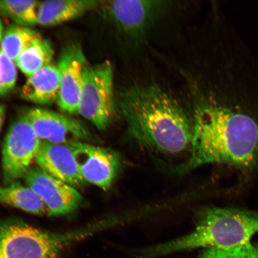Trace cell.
I'll return each instance as SVG.
<instances>
[{"label":"cell","instance_id":"14","mask_svg":"<svg viewBox=\"0 0 258 258\" xmlns=\"http://www.w3.org/2000/svg\"><path fill=\"white\" fill-rule=\"evenodd\" d=\"M92 0H55L41 2L37 24L52 27L73 20L98 6Z\"/></svg>","mask_w":258,"mask_h":258},{"label":"cell","instance_id":"21","mask_svg":"<svg viewBox=\"0 0 258 258\" xmlns=\"http://www.w3.org/2000/svg\"><path fill=\"white\" fill-rule=\"evenodd\" d=\"M5 118V109L2 105H0V129H1L3 121Z\"/></svg>","mask_w":258,"mask_h":258},{"label":"cell","instance_id":"6","mask_svg":"<svg viewBox=\"0 0 258 258\" xmlns=\"http://www.w3.org/2000/svg\"><path fill=\"white\" fill-rule=\"evenodd\" d=\"M41 141L24 115L11 125L2 148L3 181H19L35 161Z\"/></svg>","mask_w":258,"mask_h":258},{"label":"cell","instance_id":"13","mask_svg":"<svg viewBox=\"0 0 258 258\" xmlns=\"http://www.w3.org/2000/svg\"><path fill=\"white\" fill-rule=\"evenodd\" d=\"M59 89V71L57 66L51 63L28 77L21 94L28 101L50 105L57 101Z\"/></svg>","mask_w":258,"mask_h":258},{"label":"cell","instance_id":"16","mask_svg":"<svg viewBox=\"0 0 258 258\" xmlns=\"http://www.w3.org/2000/svg\"><path fill=\"white\" fill-rule=\"evenodd\" d=\"M53 54L49 41L40 37L25 48L15 62L21 72L28 77L51 64Z\"/></svg>","mask_w":258,"mask_h":258},{"label":"cell","instance_id":"15","mask_svg":"<svg viewBox=\"0 0 258 258\" xmlns=\"http://www.w3.org/2000/svg\"><path fill=\"white\" fill-rule=\"evenodd\" d=\"M0 203L36 215H48L46 205L33 190L19 181L0 186Z\"/></svg>","mask_w":258,"mask_h":258},{"label":"cell","instance_id":"19","mask_svg":"<svg viewBox=\"0 0 258 258\" xmlns=\"http://www.w3.org/2000/svg\"><path fill=\"white\" fill-rule=\"evenodd\" d=\"M193 258H258V243L250 242L227 249H206Z\"/></svg>","mask_w":258,"mask_h":258},{"label":"cell","instance_id":"2","mask_svg":"<svg viewBox=\"0 0 258 258\" xmlns=\"http://www.w3.org/2000/svg\"><path fill=\"white\" fill-rule=\"evenodd\" d=\"M118 105L128 136L139 144L172 155L191 147L193 121L159 87L132 86L120 93Z\"/></svg>","mask_w":258,"mask_h":258},{"label":"cell","instance_id":"8","mask_svg":"<svg viewBox=\"0 0 258 258\" xmlns=\"http://www.w3.org/2000/svg\"><path fill=\"white\" fill-rule=\"evenodd\" d=\"M23 115L41 141L69 144L93 140L88 128L75 118L40 108L28 109Z\"/></svg>","mask_w":258,"mask_h":258},{"label":"cell","instance_id":"11","mask_svg":"<svg viewBox=\"0 0 258 258\" xmlns=\"http://www.w3.org/2000/svg\"><path fill=\"white\" fill-rule=\"evenodd\" d=\"M159 2L112 1L106 3L105 14L121 34L136 37L143 35L152 21Z\"/></svg>","mask_w":258,"mask_h":258},{"label":"cell","instance_id":"5","mask_svg":"<svg viewBox=\"0 0 258 258\" xmlns=\"http://www.w3.org/2000/svg\"><path fill=\"white\" fill-rule=\"evenodd\" d=\"M111 63L89 66L84 72L78 113L101 131L108 128L117 116Z\"/></svg>","mask_w":258,"mask_h":258},{"label":"cell","instance_id":"17","mask_svg":"<svg viewBox=\"0 0 258 258\" xmlns=\"http://www.w3.org/2000/svg\"><path fill=\"white\" fill-rule=\"evenodd\" d=\"M37 32L21 25H12L6 31L1 41L0 51L16 61L26 47L39 38Z\"/></svg>","mask_w":258,"mask_h":258},{"label":"cell","instance_id":"9","mask_svg":"<svg viewBox=\"0 0 258 258\" xmlns=\"http://www.w3.org/2000/svg\"><path fill=\"white\" fill-rule=\"evenodd\" d=\"M26 185L40 197L48 215L69 214L79 207L83 197L76 188L32 166L24 177Z\"/></svg>","mask_w":258,"mask_h":258},{"label":"cell","instance_id":"3","mask_svg":"<svg viewBox=\"0 0 258 258\" xmlns=\"http://www.w3.org/2000/svg\"><path fill=\"white\" fill-rule=\"evenodd\" d=\"M258 233V212L230 208L206 210L191 233L138 252V258H157L178 251L227 249L249 243Z\"/></svg>","mask_w":258,"mask_h":258},{"label":"cell","instance_id":"4","mask_svg":"<svg viewBox=\"0 0 258 258\" xmlns=\"http://www.w3.org/2000/svg\"><path fill=\"white\" fill-rule=\"evenodd\" d=\"M93 230L91 227L53 233L23 221H2L0 258H60L68 247L92 234Z\"/></svg>","mask_w":258,"mask_h":258},{"label":"cell","instance_id":"7","mask_svg":"<svg viewBox=\"0 0 258 258\" xmlns=\"http://www.w3.org/2000/svg\"><path fill=\"white\" fill-rule=\"evenodd\" d=\"M68 145L73 151L85 182L104 190L110 188L120 172V154L111 148L96 146L87 142Z\"/></svg>","mask_w":258,"mask_h":258},{"label":"cell","instance_id":"1","mask_svg":"<svg viewBox=\"0 0 258 258\" xmlns=\"http://www.w3.org/2000/svg\"><path fill=\"white\" fill-rule=\"evenodd\" d=\"M191 153L175 172L183 174L208 164H224L244 170L258 166V122L235 104L207 102L197 108Z\"/></svg>","mask_w":258,"mask_h":258},{"label":"cell","instance_id":"20","mask_svg":"<svg viewBox=\"0 0 258 258\" xmlns=\"http://www.w3.org/2000/svg\"><path fill=\"white\" fill-rule=\"evenodd\" d=\"M17 70L14 61L0 51V95L6 94L14 88Z\"/></svg>","mask_w":258,"mask_h":258},{"label":"cell","instance_id":"18","mask_svg":"<svg viewBox=\"0 0 258 258\" xmlns=\"http://www.w3.org/2000/svg\"><path fill=\"white\" fill-rule=\"evenodd\" d=\"M40 4L35 0H2L0 12L18 25L28 27L37 24Z\"/></svg>","mask_w":258,"mask_h":258},{"label":"cell","instance_id":"10","mask_svg":"<svg viewBox=\"0 0 258 258\" xmlns=\"http://www.w3.org/2000/svg\"><path fill=\"white\" fill-rule=\"evenodd\" d=\"M87 61L82 48L77 44L64 48L57 64L60 74L57 104L67 114L78 113L84 72Z\"/></svg>","mask_w":258,"mask_h":258},{"label":"cell","instance_id":"22","mask_svg":"<svg viewBox=\"0 0 258 258\" xmlns=\"http://www.w3.org/2000/svg\"><path fill=\"white\" fill-rule=\"evenodd\" d=\"M3 27L1 21H0V41H2L3 38Z\"/></svg>","mask_w":258,"mask_h":258},{"label":"cell","instance_id":"12","mask_svg":"<svg viewBox=\"0 0 258 258\" xmlns=\"http://www.w3.org/2000/svg\"><path fill=\"white\" fill-rule=\"evenodd\" d=\"M35 162L44 172L75 188L85 183L75 157L68 144L41 141Z\"/></svg>","mask_w":258,"mask_h":258}]
</instances>
